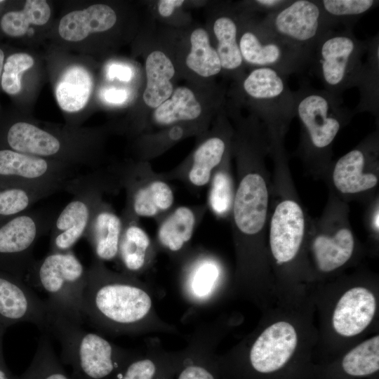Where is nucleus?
Instances as JSON below:
<instances>
[{
    "mask_svg": "<svg viewBox=\"0 0 379 379\" xmlns=\"http://www.w3.org/2000/svg\"><path fill=\"white\" fill-rule=\"evenodd\" d=\"M190 51L185 62L188 68L203 77L219 74L222 67L216 49L211 45L208 32L197 28L190 35Z\"/></svg>",
    "mask_w": 379,
    "mask_h": 379,
    "instance_id": "33",
    "label": "nucleus"
},
{
    "mask_svg": "<svg viewBox=\"0 0 379 379\" xmlns=\"http://www.w3.org/2000/svg\"><path fill=\"white\" fill-rule=\"evenodd\" d=\"M367 40H359L352 29L326 32L318 41L311 65L324 90L342 97L357 87L367 50Z\"/></svg>",
    "mask_w": 379,
    "mask_h": 379,
    "instance_id": "11",
    "label": "nucleus"
},
{
    "mask_svg": "<svg viewBox=\"0 0 379 379\" xmlns=\"http://www.w3.org/2000/svg\"><path fill=\"white\" fill-rule=\"evenodd\" d=\"M6 141L18 152L77 165L81 156L78 133H57L27 121H18L8 130Z\"/></svg>",
    "mask_w": 379,
    "mask_h": 379,
    "instance_id": "17",
    "label": "nucleus"
},
{
    "mask_svg": "<svg viewBox=\"0 0 379 379\" xmlns=\"http://www.w3.org/2000/svg\"><path fill=\"white\" fill-rule=\"evenodd\" d=\"M123 229L122 218L102 199L94 210L84 237L95 259L104 262L117 258Z\"/></svg>",
    "mask_w": 379,
    "mask_h": 379,
    "instance_id": "21",
    "label": "nucleus"
},
{
    "mask_svg": "<svg viewBox=\"0 0 379 379\" xmlns=\"http://www.w3.org/2000/svg\"><path fill=\"white\" fill-rule=\"evenodd\" d=\"M117 19L112 8L106 4H96L65 15L60 20L58 33L67 41L79 42L90 34L110 29Z\"/></svg>",
    "mask_w": 379,
    "mask_h": 379,
    "instance_id": "22",
    "label": "nucleus"
},
{
    "mask_svg": "<svg viewBox=\"0 0 379 379\" xmlns=\"http://www.w3.org/2000/svg\"><path fill=\"white\" fill-rule=\"evenodd\" d=\"M227 151L225 137L213 136L204 141L195 150L188 171L189 182L194 187L208 184L214 170L223 160Z\"/></svg>",
    "mask_w": 379,
    "mask_h": 379,
    "instance_id": "29",
    "label": "nucleus"
},
{
    "mask_svg": "<svg viewBox=\"0 0 379 379\" xmlns=\"http://www.w3.org/2000/svg\"><path fill=\"white\" fill-rule=\"evenodd\" d=\"M117 173L120 183L127 191V207L123 218H154L173 205L174 194L166 182L161 179L140 180L132 168Z\"/></svg>",
    "mask_w": 379,
    "mask_h": 379,
    "instance_id": "20",
    "label": "nucleus"
},
{
    "mask_svg": "<svg viewBox=\"0 0 379 379\" xmlns=\"http://www.w3.org/2000/svg\"><path fill=\"white\" fill-rule=\"evenodd\" d=\"M378 213L379 212H378V206L373 214L372 222H371L372 225H373V229L375 233H377V234H378V230H379Z\"/></svg>",
    "mask_w": 379,
    "mask_h": 379,
    "instance_id": "47",
    "label": "nucleus"
},
{
    "mask_svg": "<svg viewBox=\"0 0 379 379\" xmlns=\"http://www.w3.org/2000/svg\"><path fill=\"white\" fill-rule=\"evenodd\" d=\"M378 133L373 132L340 157L333 166L332 184L344 195L364 194L378 184Z\"/></svg>",
    "mask_w": 379,
    "mask_h": 379,
    "instance_id": "18",
    "label": "nucleus"
},
{
    "mask_svg": "<svg viewBox=\"0 0 379 379\" xmlns=\"http://www.w3.org/2000/svg\"><path fill=\"white\" fill-rule=\"evenodd\" d=\"M82 314L95 328L116 334L145 331L157 319L152 296L136 277L95 258L87 269Z\"/></svg>",
    "mask_w": 379,
    "mask_h": 379,
    "instance_id": "4",
    "label": "nucleus"
},
{
    "mask_svg": "<svg viewBox=\"0 0 379 379\" xmlns=\"http://www.w3.org/2000/svg\"><path fill=\"white\" fill-rule=\"evenodd\" d=\"M332 29L342 25L352 29L364 14L375 8V0H317Z\"/></svg>",
    "mask_w": 379,
    "mask_h": 379,
    "instance_id": "35",
    "label": "nucleus"
},
{
    "mask_svg": "<svg viewBox=\"0 0 379 379\" xmlns=\"http://www.w3.org/2000/svg\"><path fill=\"white\" fill-rule=\"evenodd\" d=\"M293 92L295 114L301 126L299 154L312 168L326 169L334 140L356 113L343 105L342 97L314 88L307 82Z\"/></svg>",
    "mask_w": 379,
    "mask_h": 379,
    "instance_id": "6",
    "label": "nucleus"
},
{
    "mask_svg": "<svg viewBox=\"0 0 379 379\" xmlns=\"http://www.w3.org/2000/svg\"><path fill=\"white\" fill-rule=\"evenodd\" d=\"M54 211L32 208L0 226V269L22 280L27 279L36 260L33 249L40 237L51 231Z\"/></svg>",
    "mask_w": 379,
    "mask_h": 379,
    "instance_id": "13",
    "label": "nucleus"
},
{
    "mask_svg": "<svg viewBox=\"0 0 379 379\" xmlns=\"http://www.w3.org/2000/svg\"><path fill=\"white\" fill-rule=\"evenodd\" d=\"M4 61V53L3 51L0 48V77H1L2 72H3Z\"/></svg>",
    "mask_w": 379,
    "mask_h": 379,
    "instance_id": "48",
    "label": "nucleus"
},
{
    "mask_svg": "<svg viewBox=\"0 0 379 379\" xmlns=\"http://www.w3.org/2000/svg\"><path fill=\"white\" fill-rule=\"evenodd\" d=\"M237 145L238 182L231 208L235 285L239 293L261 307L274 298L266 241L270 190L265 156L269 147L265 133L255 126L244 128Z\"/></svg>",
    "mask_w": 379,
    "mask_h": 379,
    "instance_id": "1",
    "label": "nucleus"
},
{
    "mask_svg": "<svg viewBox=\"0 0 379 379\" xmlns=\"http://www.w3.org/2000/svg\"><path fill=\"white\" fill-rule=\"evenodd\" d=\"M51 11L45 0H27L20 11L5 13L0 22L2 31L9 36L20 37L30 25L42 26L48 22Z\"/></svg>",
    "mask_w": 379,
    "mask_h": 379,
    "instance_id": "32",
    "label": "nucleus"
},
{
    "mask_svg": "<svg viewBox=\"0 0 379 379\" xmlns=\"http://www.w3.org/2000/svg\"><path fill=\"white\" fill-rule=\"evenodd\" d=\"M110 183L109 177L95 172L79 175L68 184L65 191L73 198L55 217L50 231L49 252L72 251L84 237L93 213Z\"/></svg>",
    "mask_w": 379,
    "mask_h": 379,
    "instance_id": "12",
    "label": "nucleus"
},
{
    "mask_svg": "<svg viewBox=\"0 0 379 379\" xmlns=\"http://www.w3.org/2000/svg\"><path fill=\"white\" fill-rule=\"evenodd\" d=\"M110 379H153L157 367L154 361L149 357L126 361L121 364Z\"/></svg>",
    "mask_w": 379,
    "mask_h": 379,
    "instance_id": "40",
    "label": "nucleus"
},
{
    "mask_svg": "<svg viewBox=\"0 0 379 379\" xmlns=\"http://www.w3.org/2000/svg\"><path fill=\"white\" fill-rule=\"evenodd\" d=\"M34 60L27 53H16L8 57L4 64L1 85L8 95L18 94L22 88V74L33 67Z\"/></svg>",
    "mask_w": 379,
    "mask_h": 379,
    "instance_id": "39",
    "label": "nucleus"
},
{
    "mask_svg": "<svg viewBox=\"0 0 379 379\" xmlns=\"http://www.w3.org/2000/svg\"><path fill=\"white\" fill-rule=\"evenodd\" d=\"M81 324L51 308L46 333L60 342L62 361L71 366L74 379H110L126 361V354Z\"/></svg>",
    "mask_w": 379,
    "mask_h": 379,
    "instance_id": "7",
    "label": "nucleus"
},
{
    "mask_svg": "<svg viewBox=\"0 0 379 379\" xmlns=\"http://www.w3.org/2000/svg\"><path fill=\"white\" fill-rule=\"evenodd\" d=\"M289 1L290 0H255L249 4L253 6V10L268 15L279 10Z\"/></svg>",
    "mask_w": 379,
    "mask_h": 379,
    "instance_id": "42",
    "label": "nucleus"
},
{
    "mask_svg": "<svg viewBox=\"0 0 379 379\" xmlns=\"http://www.w3.org/2000/svg\"><path fill=\"white\" fill-rule=\"evenodd\" d=\"M263 310L258 326L234 351L255 374L277 379L305 366L316 352V310L310 295L300 301H277Z\"/></svg>",
    "mask_w": 379,
    "mask_h": 379,
    "instance_id": "2",
    "label": "nucleus"
},
{
    "mask_svg": "<svg viewBox=\"0 0 379 379\" xmlns=\"http://www.w3.org/2000/svg\"><path fill=\"white\" fill-rule=\"evenodd\" d=\"M56 192L50 189L6 188L0 190V217H14Z\"/></svg>",
    "mask_w": 379,
    "mask_h": 379,
    "instance_id": "37",
    "label": "nucleus"
},
{
    "mask_svg": "<svg viewBox=\"0 0 379 379\" xmlns=\"http://www.w3.org/2000/svg\"><path fill=\"white\" fill-rule=\"evenodd\" d=\"M79 175L77 168L54 160L16 151L0 149V180L11 188L66 190Z\"/></svg>",
    "mask_w": 379,
    "mask_h": 379,
    "instance_id": "16",
    "label": "nucleus"
},
{
    "mask_svg": "<svg viewBox=\"0 0 379 379\" xmlns=\"http://www.w3.org/2000/svg\"><path fill=\"white\" fill-rule=\"evenodd\" d=\"M261 22L301 53L310 65L318 41L332 29L317 0H290L279 10L266 15Z\"/></svg>",
    "mask_w": 379,
    "mask_h": 379,
    "instance_id": "14",
    "label": "nucleus"
},
{
    "mask_svg": "<svg viewBox=\"0 0 379 379\" xmlns=\"http://www.w3.org/2000/svg\"><path fill=\"white\" fill-rule=\"evenodd\" d=\"M146 87L143 101L147 106L156 109L168 100L173 92L171 79L175 75L171 59L161 51H154L145 61Z\"/></svg>",
    "mask_w": 379,
    "mask_h": 379,
    "instance_id": "25",
    "label": "nucleus"
},
{
    "mask_svg": "<svg viewBox=\"0 0 379 379\" xmlns=\"http://www.w3.org/2000/svg\"><path fill=\"white\" fill-rule=\"evenodd\" d=\"M241 88L262 121L268 146L284 144L292 119L295 117L293 92L287 77L270 67H256L243 79Z\"/></svg>",
    "mask_w": 379,
    "mask_h": 379,
    "instance_id": "9",
    "label": "nucleus"
},
{
    "mask_svg": "<svg viewBox=\"0 0 379 379\" xmlns=\"http://www.w3.org/2000/svg\"><path fill=\"white\" fill-rule=\"evenodd\" d=\"M48 295L51 308L82 322L87 269L72 251L49 252L36 260L27 278Z\"/></svg>",
    "mask_w": 379,
    "mask_h": 379,
    "instance_id": "10",
    "label": "nucleus"
},
{
    "mask_svg": "<svg viewBox=\"0 0 379 379\" xmlns=\"http://www.w3.org/2000/svg\"><path fill=\"white\" fill-rule=\"evenodd\" d=\"M201 112V105L193 91L187 87L180 86L154 109L152 118L159 126H169L179 121L194 120Z\"/></svg>",
    "mask_w": 379,
    "mask_h": 379,
    "instance_id": "31",
    "label": "nucleus"
},
{
    "mask_svg": "<svg viewBox=\"0 0 379 379\" xmlns=\"http://www.w3.org/2000/svg\"><path fill=\"white\" fill-rule=\"evenodd\" d=\"M93 89V79L83 66L68 67L59 78L55 95L59 107L68 113L81 110L88 103Z\"/></svg>",
    "mask_w": 379,
    "mask_h": 379,
    "instance_id": "24",
    "label": "nucleus"
},
{
    "mask_svg": "<svg viewBox=\"0 0 379 379\" xmlns=\"http://www.w3.org/2000/svg\"><path fill=\"white\" fill-rule=\"evenodd\" d=\"M309 291L319 311L317 352L338 357L361 340L377 321L378 289L368 277L335 279Z\"/></svg>",
    "mask_w": 379,
    "mask_h": 379,
    "instance_id": "3",
    "label": "nucleus"
},
{
    "mask_svg": "<svg viewBox=\"0 0 379 379\" xmlns=\"http://www.w3.org/2000/svg\"><path fill=\"white\" fill-rule=\"evenodd\" d=\"M13 379H74L59 361L46 333L41 336L33 359L20 376Z\"/></svg>",
    "mask_w": 379,
    "mask_h": 379,
    "instance_id": "34",
    "label": "nucleus"
},
{
    "mask_svg": "<svg viewBox=\"0 0 379 379\" xmlns=\"http://www.w3.org/2000/svg\"><path fill=\"white\" fill-rule=\"evenodd\" d=\"M213 30L217 40L215 49L222 69L240 72L244 61L238 42L239 25L237 18L230 15H222L215 19Z\"/></svg>",
    "mask_w": 379,
    "mask_h": 379,
    "instance_id": "30",
    "label": "nucleus"
},
{
    "mask_svg": "<svg viewBox=\"0 0 379 379\" xmlns=\"http://www.w3.org/2000/svg\"><path fill=\"white\" fill-rule=\"evenodd\" d=\"M366 60L363 63L357 88L360 93L355 113L368 112L378 114L379 106V37L378 34L367 39Z\"/></svg>",
    "mask_w": 379,
    "mask_h": 379,
    "instance_id": "28",
    "label": "nucleus"
},
{
    "mask_svg": "<svg viewBox=\"0 0 379 379\" xmlns=\"http://www.w3.org/2000/svg\"><path fill=\"white\" fill-rule=\"evenodd\" d=\"M243 20L238 42L244 63L253 68L270 67L286 77L310 65L301 53L273 34L261 20Z\"/></svg>",
    "mask_w": 379,
    "mask_h": 379,
    "instance_id": "15",
    "label": "nucleus"
},
{
    "mask_svg": "<svg viewBox=\"0 0 379 379\" xmlns=\"http://www.w3.org/2000/svg\"><path fill=\"white\" fill-rule=\"evenodd\" d=\"M124 229L117 259L124 273L136 277L149 264L152 250L151 239L147 232L135 219L122 218Z\"/></svg>",
    "mask_w": 379,
    "mask_h": 379,
    "instance_id": "23",
    "label": "nucleus"
},
{
    "mask_svg": "<svg viewBox=\"0 0 379 379\" xmlns=\"http://www.w3.org/2000/svg\"><path fill=\"white\" fill-rule=\"evenodd\" d=\"M307 220L297 199L284 195L269 219L267 251L276 302L300 300L308 295L304 281Z\"/></svg>",
    "mask_w": 379,
    "mask_h": 379,
    "instance_id": "5",
    "label": "nucleus"
},
{
    "mask_svg": "<svg viewBox=\"0 0 379 379\" xmlns=\"http://www.w3.org/2000/svg\"><path fill=\"white\" fill-rule=\"evenodd\" d=\"M2 2H4V1L0 0V3H2Z\"/></svg>",
    "mask_w": 379,
    "mask_h": 379,
    "instance_id": "49",
    "label": "nucleus"
},
{
    "mask_svg": "<svg viewBox=\"0 0 379 379\" xmlns=\"http://www.w3.org/2000/svg\"><path fill=\"white\" fill-rule=\"evenodd\" d=\"M341 373L350 378L375 375L379 371V335L360 340L336 357Z\"/></svg>",
    "mask_w": 379,
    "mask_h": 379,
    "instance_id": "26",
    "label": "nucleus"
},
{
    "mask_svg": "<svg viewBox=\"0 0 379 379\" xmlns=\"http://www.w3.org/2000/svg\"><path fill=\"white\" fill-rule=\"evenodd\" d=\"M178 379H215V377L206 368L191 364L181 371Z\"/></svg>",
    "mask_w": 379,
    "mask_h": 379,
    "instance_id": "41",
    "label": "nucleus"
},
{
    "mask_svg": "<svg viewBox=\"0 0 379 379\" xmlns=\"http://www.w3.org/2000/svg\"><path fill=\"white\" fill-rule=\"evenodd\" d=\"M6 330L0 326V379H13L14 375L8 369L3 352V337Z\"/></svg>",
    "mask_w": 379,
    "mask_h": 379,
    "instance_id": "46",
    "label": "nucleus"
},
{
    "mask_svg": "<svg viewBox=\"0 0 379 379\" xmlns=\"http://www.w3.org/2000/svg\"><path fill=\"white\" fill-rule=\"evenodd\" d=\"M51 309L20 278L0 272V326L6 330L20 323L29 322L46 333Z\"/></svg>",
    "mask_w": 379,
    "mask_h": 379,
    "instance_id": "19",
    "label": "nucleus"
},
{
    "mask_svg": "<svg viewBox=\"0 0 379 379\" xmlns=\"http://www.w3.org/2000/svg\"><path fill=\"white\" fill-rule=\"evenodd\" d=\"M220 271L217 263L211 258L199 260L193 266L186 280V289L194 300L201 301L210 298L217 286Z\"/></svg>",
    "mask_w": 379,
    "mask_h": 379,
    "instance_id": "36",
    "label": "nucleus"
},
{
    "mask_svg": "<svg viewBox=\"0 0 379 379\" xmlns=\"http://www.w3.org/2000/svg\"><path fill=\"white\" fill-rule=\"evenodd\" d=\"M107 76L111 79L117 78L122 81H129L132 77V71L126 65L112 64L107 69Z\"/></svg>",
    "mask_w": 379,
    "mask_h": 379,
    "instance_id": "43",
    "label": "nucleus"
},
{
    "mask_svg": "<svg viewBox=\"0 0 379 379\" xmlns=\"http://www.w3.org/2000/svg\"><path fill=\"white\" fill-rule=\"evenodd\" d=\"M197 223L194 211L181 206L160 223L157 239L161 246L173 253L180 251L191 240Z\"/></svg>",
    "mask_w": 379,
    "mask_h": 379,
    "instance_id": "27",
    "label": "nucleus"
},
{
    "mask_svg": "<svg viewBox=\"0 0 379 379\" xmlns=\"http://www.w3.org/2000/svg\"><path fill=\"white\" fill-rule=\"evenodd\" d=\"M183 0H161L158 4V11L161 16L168 18L171 16L176 8L184 4Z\"/></svg>",
    "mask_w": 379,
    "mask_h": 379,
    "instance_id": "44",
    "label": "nucleus"
},
{
    "mask_svg": "<svg viewBox=\"0 0 379 379\" xmlns=\"http://www.w3.org/2000/svg\"><path fill=\"white\" fill-rule=\"evenodd\" d=\"M103 97L109 103L121 104L126 101L128 94L124 89L109 88L105 91Z\"/></svg>",
    "mask_w": 379,
    "mask_h": 379,
    "instance_id": "45",
    "label": "nucleus"
},
{
    "mask_svg": "<svg viewBox=\"0 0 379 379\" xmlns=\"http://www.w3.org/2000/svg\"><path fill=\"white\" fill-rule=\"evenodd\" d=\"M208 203L212 211L219 217L225 216L233 203L234 189L228 171L221 168L213 173L211 181Z\"/></svg>",
    "mask_w": 379,
    "mask_h": 379,
    "instance_id": "38",
    "label": "nucleus"
},
{
    "mask_svg": "<svg viewBox=\"0 0 379 379\" xmlns=\"http://www.w3.org/2000/svg\"><path fill=\"white\" fill-rule=\"evenodd\" d=\"M343 206L332 201L312 233L307 235L303 272L308 291L335 275L354 255L356 239Z\"/></svg>",
    "mask_w": 379,
    "mask_h": 379,
    "instance_id": "8",
    "label": "nucleus"
}]
</instances>
